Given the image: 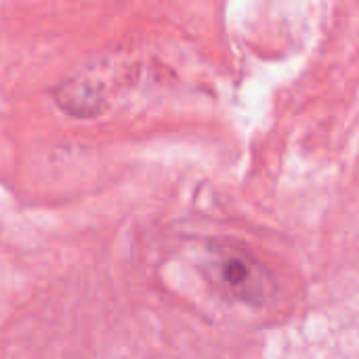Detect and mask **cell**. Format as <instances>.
<instances>
[{"label":"cell","instance_id":"cell-1","mask_svg":"<svg viewBox=\"0 0 359 359\" xmlns=\"http://www.w3.org/2000/svg\"><path fill=\"white\" fill-rule=\"evenodd\" d=\"M204 271L223 294L246 305L259 307L276 292L271 273L248 252L229 246H212L208 250Z\"/></svg>","mask_w":359,"mask_h":359}]
</instances>
